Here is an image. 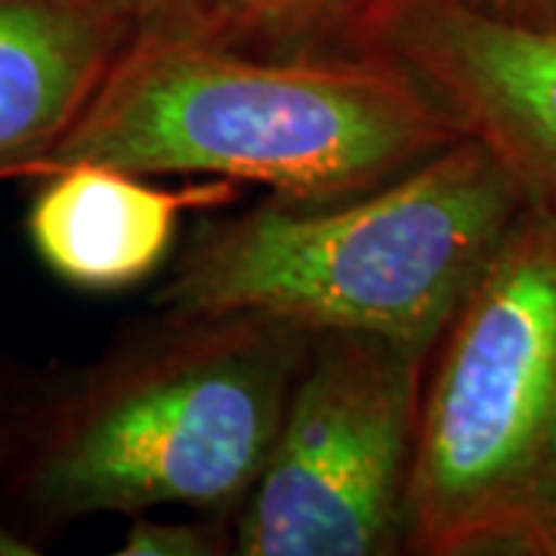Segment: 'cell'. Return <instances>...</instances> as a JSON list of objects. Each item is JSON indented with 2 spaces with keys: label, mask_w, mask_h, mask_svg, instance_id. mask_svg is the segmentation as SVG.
Segmentation results:
<instances>
[{
  "label": "cell",
  "mask_w": 556,
  "mask_h": 556,
  "mask_svg": "<svg viewBox=\"0 0 556 556\" xmlns=\"http://www.w3.org/2000/svg\"><path fill=\"white\" fill-rule=\"evenodd\" d=\"M316 331L161 309L53 383L7 433V489L40 526L186 507L236 519Z\"/></svg>",
  "instance_id": "1"
},
{
  "label": "cell",
  "mask_w": 556,
  "mask_h": 556,
  "mask_svg": "<svg viewBox=\"0 0 556 556\" xmlns=\"http://www.w3.org/2000/svg\"><path fill=\"white\" fill-rule=\"evenodd\" d=\"M464 137L452 112L383 56L288 60L137 38L38 179L105 164L331 201L371 192Z\"/></svg>",
  "instance_id": "2"
},
{
  "label": "cell",
  "mask_w": 556,
  "mask_h": 556,
  "mask_svg": "<svg viewBox=\"0 0 556 556\" xmlns=\"http://www.w3.org/2000/svg\"><path fill=\"white\" fill-rule=\"evenodd\" d=\"M532 195L473 137L371 192L273 199L204 223L155 306L257 313L433 353Z\"/></svg>",
  "instance_id": "3"
},
{
  "label": "cell",
  "mask_w": 556,
  "mask_h": 556,
  "mask_svg": "<svg viewBox=\"0 0 556 556\" xmlns=\"http://www.w3.org/2000/svg\"><path fill=\"white\" fill-rule=\"evenodd\" d=\"M417 556H556V204L532 201L427 358Z\"/></svg>",
  "instance_id": "4"
},
{
  "label": "cell",
  "mask_w": 556,
  "mask_h": 556,
  "mask_svg": "<svg viewBox=\"0 0 556 556\" xmlns=\"http://www.w3.org/2000/svg\"><path fill=\"white\" fill-rule=\"evenodd\" d=\"M427 358L371 334L316 331L236 517L232 554H405Z\"/></svg>",
  "instance_id": "5"
},
{
  "label": "cell",
  "mask_w": 556,
  "mask_h": 556,
  "mask_svg": "<svg viewBox=\"0 0 556 556\" xmlns=\"http://www.w3.org/2000/svg\"><path fill=\"white\" fill-rule=\"evenodd\" d=\"M375 56L420 80L532 201L556 204V20L507 16L473 0H402Z\"/></svg>",
  "instance_id": "6"
},
{
  "label": "cell",
  "mask_w": 556,
  "mask_h": 556,
  "mask_svg": "<svg viewBox=\"0 0 556 556\" xmlns=\"http://www.w3.org/2000/svg\"><path fill=\"white\" fill-rule=\"evenodd\" d=\"M139 35V0H0V182L38 177Z\"/></svg>",
  "instance_id": "7"
},
{
  "label": "cell",
  "mask_w": 556,
  "mask_h": 556,
  "mask_svg": "<svg viewBox=\"0 0 556 556\" xmlns=\"http://www.w3.org/2000/svg\"><path fill=\"white\" fill-rule=\"evenodd\" d=\"M236 195L229 179L164 189L105 164H68L47 177L28 217L38 260L80 291H121L149 278L174 251L179 219Z\"/></svg>",
  "instance_id": "8"
},
{
  "label": "cell",
  "mask_w": 556,
  "mask_h": 556,
  "mask_svg": "<svg viewBox=\"0 0 556 556\" xmlns=\"http://www.w3.org/2000/svg\"><path fill=\"white\" fill-rule=\"evenodd\" d=\"M402 0H139L137 38L260 56H375Z\"/></svg>",
  "instance_id": "9"
},
{
  "label": "cell",
  "mask_w": 556,
  "mask_h": 556,
  "mask_svg": "<svg viewBox=\"0 0 556 556\" xmlns=\"http://www.w3.org/2000/svg\"><path fill=\"white\" fill-rule=\"evenodd\" d=\"M236 551V519H152L139 514L127 526L118 554L124 556H223Z\"/></svg>",
  "instance_id": "10"
},
{
  "label": "cell",
  "mask_w": 556,
  "mask_h": 556,
  "mask_svg": "<svg viewBox=\"0 0 556 556\" xmlns=\"http://www.w3.org/2000/svg\"><path fill=\"white\" fill-rule=\"evenodd\" d=\"M473 3L522 20H556V0H473Z\"/></svg>",
  "instance_id": "11"
}]
</instances>
